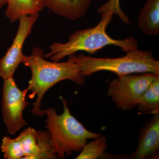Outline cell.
<instances>
[{
	"instance_id": "cell-15",
	"label": "cell",
	"mask_w": 159,
	"mask_h": 159,
	"mask_svg": "<svg viewBox=\"0 0 159 159\" xmlns=\"http://www.w3.org/2000/svg\"><path fill=\"white\" fill-rule=\"evenodd\" d=\"M100 14L104 12H111L117 15L123 22L129 24L130 23L128 18L123 12L120 6V0H109L97 10Z\"/></svg>"
},
{
	"instance_id": "cell-7",
	"label": "cell",
	"mask_w": 159,
	"mask_h": 159,
	"mask_svg": "<svg viewBox=\"0 0 159 159\" xmlns=\"http://www.w3.org/2000/svg\"><path fill=\"white\" fill-rule=\"evenodd\" d=\"M27 89L18 87L13 77L4 80L2 110L4 123L8 133L14 134L28 125L23 117V112L29 102L26 100Z\"/></svg>"
},
{
	"instance_id": "cell-11",
	"label": "cell",
	"mask_w": 159,
	"mask_h": 159,
	"mask_svg": "<svg viewBox=\"0 0 159 159\" xmlns=\"http://www.w3.org/2000/svg\"><path fill=\"white\" fill-rule=\"evenodd\" d=\"M138 25L148 36L159 34V0H147L139 14Z\"/></svg>"
},
{
	"instance_id": "cell-16",
	"label": "cell",
	"mask_w": 159,
	"mask_h": 159,
	"mask_svg": "<svg viewBox=\"0 0 159 159\" xmlns=\"http://www.w3.org/2000/svg\"><path fill=\"white\" fill-rule=\"evenodd\" d=\"M6 0H0V9L2 8L4 5H6Z\"/></svg>"
},
{
	"instance_id": "cell-6",
	"label": "cell",
	"mask_w": 159,
	"mask_h": 159,
	"mask_svg": "<svg viewBox=\"0 0 159 159\" xmlns=\"http://www.w3.org/2000/svg\"><path fill=\"white\" fill-rule=\"evenodd\" d=\"M159 77L150 73L120 76L109 83L107 94L118 108L123 111L132 110L137 107L143 93Z\"/></svg>"
},
{
	"instance_id": "cell-14",
	"label": "cell",
	"mask_w": 159,
	"mask_h": 159,
	"mask_svg": "<svg viewBox=\"0 0 159 159\" xmlns=\"http://www.w3.org/2000/svg\"><path fill=\"white\" fill-rule=\"evenodd\" d=\"M94 140L84 145L76 159H96L104 156L107 148L105 137L100 135Z\"/></svg>"
},
{
	"instance_id": "cell-9",
	"label": "cell",
	"mask_w": 159,
	"mask_h": 159,
	"mask_svg": "<svg viewBox=\"0 0 159 159\" xmlns=\"http://www.w3.org/2000/svg\"><path fill=\"white\" fill-rule=\"evenodd\" d=\"M159 149V115H154L140 136L138 147L132 159H142L155 155Z\"/></svg>"
},
{
	"instance_id": "cell-8",
	"label": "cell",
	"mask_w": 159,
	"mask_h": 159,
	"mask_svg": "<svg viewBox=\"0 0 159 159\" xmlns=\"http://www.w3.org/2000/svg\"><path fill=\"white\" fill-rule=\"evenodd\" d=\"M39 14L24 15L19 18L18 29L13 42L6 54L0 58V77L3 80L13 77L25 55L23 53L24 43L31 34Z\"/></svg>"
},
{
	"instance_id": "cell-4",
	"label": "cell",
	"mask_w": 159,
	"mask_h": 159,
	"mask_svg": "<svg viewBox=\"0 0 159 159\" xmlns=\"http://www.w3.org/2000/svg\"><path fill=\"white\" fill-rule=\"evenodd\" d=\"M123 57L117 58H99L76 55V62L84 77L99 71H109L118 77L136 73H150L159 75V61L152 53L134 49Z\"/></svg>"
},
{
	"instance_id": "cell-5",
	"label": "cell",
	"mask_w": 159,
	"mask_h": 159,
	"mask_svg": "<svg viewBox=\"0 0 159 159\" xmlns=\"http://www.w3.org/2000/svg\"><path fill=\"white\" fill-rule=\"evenodd\" d=\"M1 150L5 159L58 158L51 146L48 131L30 127L15 139L3 137Z\"/></svg>"
},
{
	"instance_id": "cell-13",
	"label": "cell",
	"mask_w": 159,
	"mask_h": 159,
	"mask_svg": "<svg viewBox=\"0 0 159 159\" xmlns=\"http://www.w3.org/2000/svg\"><path fill=\"white\" fill-rule=\"evenodd\" d=\"M140 113H159V77L156 79L139 98L137 107Z\"/></svg>"
},
{
	"instance_id": "cell-12",
	"label": "cell",
	"mask_w": 159,
	"mask_h": 159,
	"mask_svg": "<svg viewBox=\"0 0 159 159\" xmlns=\"http://www.w3.org/2000/svg\"><path fill=\"white\" fill-rule=\"evenodd\" d=\"M7 4L6 16L11 23L18 20L24 15L39 14L44 9L43 0H6Z\"/></svg>"
},
{
	"instance_id": "cell-10",
	"label": "cell",
	"mask_w": 159,
	"mask_h": 159,
	"mask_svg": "<svg viewBox=\"0 0 159 159\" xmlns=\"http://www.w3.org/2000/svg\"><path fill=\"white\" fill-rule=\"evenodd\" d=\"M45 7L54 14L71 20L84 16L90 7L92 0H43Z\"/></svg>"
},
{
	"instance_id": "cell-2",
	"label": "cell",
	"mask_w": 159,
	"mask_h": 159,
	"mask_svg": "<svg viewBox=\"0 0 159 159\" xmlns=\"http://www.w3.org/2000/svg\"><path fill=\"white\" fill-rule=\"evenodd\" d=\"M113 15L111 12L101 13V20L93 28L77 30L69 36L65 43H54L49 47V53L44 54L45 58L59 61L78 51L93 54L110 45L119 47L125 53L138 49V42L132 36L124 39H116L107 33V28Z\"/></svg>"
},
{
	"instance_id": "cell-1",
	"label": "cell",
	"mask_w": 159,
	"mask_h": 159,
	"mask_svg": "<svg viewBox=\"0 0 159 159\" xmlns=\"http://www.w3.org/2000/svg\"><path fill=\"white\" fill-rule=\"evenodd\" d=\"M75 57L76 54H74L70 55L65 62L48 61L44 57L43 51L38 47L33 48L29 56H25L23 63L31 72L27 89L31 92L30 98L35 96L37 97L33 103L32 114L38 116L45 115L43 110L40 109L42 99L46 92L58 82L70 80L78 85L84 84V77L81 74Z\"/></svg>"
},
{
	"instance_id": "cell-3",
	"label": "cell",
	"mask_w": 159,
	"mask_h": 159,
	"mask_svg": "<svg viewBox=\"0 0 159 159\" xmlns=\"http://www.w3.org/2000/svg\"><path fill=\"white\" fill-rule=\"evenodd\" d=\"M64 111L58 115L55 109L44 110L47 116L46 126L50 134L53 150L58 158H65L80 151L89 139H97L99 134L92 132L71 114L65 99H61Z\"/></svg>"
}]
</instances>
